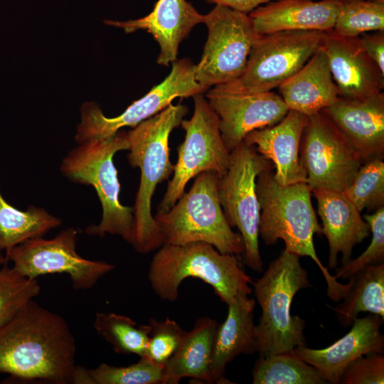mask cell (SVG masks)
Returning a JSON list of instances; mask_svg holds the SVG:
<instances>
[{
    "instance_id": "6da1fadb",
    "label": "cell",
    "mask_w": 384,
    "mask_h": 384,
    "mask_svg": "<svg viewBox=\"0 0 384 384\" xmlns=\"http://www.w3.org/2000/svg\"><path fill=\"white\" fill-rule=\"evenodd\" d=\"M75 353L66 321L34 300L0 328V373L13 378L72 383Z\"/></svg>"
},
{
    "instance_id": "7a4b0ae2",
    "label": "cell",
    "mask_w": 384,
    "mask_h": 384,
    "mask_svg": "<svg viewBox=\"0 0 384 384\" xmlns=\"http://www.w3.org/2000/svg\"><path fill=\"white\" fill-rule=\"evenodd\" d=\"M256 192L260 215L259 236L266 245H275L279 240L284 250L299 257H309L320 269L327 284V296L340 302L350 284H341L319 260L314 244V235L321 236L319 223L311 204V189L306 183L287 186L279 184L272 169L260 173L256 180Z\"/></svg>"
},
{
    "instance_id": "3957f363",
    "label": "cell",
    "mask_w": 384,
    "mask_h": 384,
    "mask_svg": "<svg viewBox=\"0 0 384 384\" xmlns=\"http://www.w3.org/2000/svg\"><path fill=\"white\" fill-rule=\"evenodd\" d=\"M186 105L171 103L154 116L127 132L128 162L140 170V181L132 207L131 245L142 254L159 249L163 238L151 213V201L159 183L174 173L170 161L169 140L171 132L188 114Z\"/></svg>"
},
{
    "instance_id": "277c9868",
    "label": "cell",
    "mask_w": 384,
    "mask_h": 384,
    "mask_svg": "<svg viewBox=\"0 0 384 384\" xmlns=\"http://www.w3.org/2000/svg\"><path fill=\"white\" fill-rule=\"evenodd\" d=\"M238 256L220 253L204 242L164 244L151 261L148 278L154 292L163 300L176 301L181 282L194 277L210 285L228 305L238 295L252 292L249 285L252 278L244 272Z\"/></svg>"
},
{
    "instance_id": "5b68a950",
    "label": "cell",
    "mask_w": 384,
    "mask_h": 384,
    "mask_svg": "<svg viewBox=\"0 0 384 384\" xmlns=\"http://www.w3.org/2000/svg\"><path fill=\"white\" fill-rule=\"evenodd\" d=\"M300 257L284 250L262 276L252 281L255 301L261 308L256 331L259 356L290 352L306 346L305 321L291 314L294 297L311 287Z\"/></svg>"
},
{
    "instance_id": "8992f818",
    "label": "cell",
    "mask_w": 384,
    "mask_h": 384,
    "mask_svg": "<svg viewBox=\"0 0 384 384\" xmlns=\"http://www.w3.org/2000/svg\"><path fill=\"white\" fill-rule=\"evenodd\" d=\"M127 132L119 130L107 139H93L78 144L63 158L60 169L63 176L75 183L92 186L99 198L102 215L97 225L85 232L103 238L107 234L120 236L131 244L132 207L119 201L120 184L113 159L122 150H128Z\"/></svg>"
},
{
    "instance_id": "52a82bcc",
    "label": "cell",
    "mask_w": 384,
    "mask_h": 384,
    "mask_svg": "<svg viewBox=\"0 0 384 384\" xmlns=\"http://www.w3.org/2000/svg\"><path fill=\"white\" fill-rule=\"evenodd\" d=\"M195 178L189 191L184 192L169 210L157 212L154 216L164 244L204 242L223 254H242V238L232 230L219 201L220 176L205 171Z\"/></svg>"
},
{
    "instance_id": "ba28073f",
    "label": "cell",
    "mask_w": 384,
    "mask_h": 384,
    "mask_svg": "<svg viewBox=\"0 0 384 384\" xmlns=\"http://www.w3.org/2000/svg\"><path fill=\"white\" fill-rule=\"evenodd\" d=\"M272 168L270 160L242 142L230 152V166L218 181V198L225 217L242 238L245 263L259 273L263 271V264L259 250L260 209L256 180L260 173Z\"/></svg>"
},
{
    "instance_id": "9c48e42d",
    "label": "cell",
    "mask_w": 384,
    "mask_h": 384,
    "mask_svg": "<svg viewBox=\"0 0 384 384\" xmlns=\"http://www.w3.org/2000/svg\"><path fill=\"white\" fill-rule=\"evenodd\" d=\"M194 111L189 119L181 122L185 131L183 142L178 147V159L171 179L157 212L169 210L185 192L191 179L205 171H213L220 177L230 166V152L220 131L218 116L203 93L193 96Z\"/></svg>"
},
{
    "instance_id": "30bf717a",
    "label": "cell",
    "mask_w": 384,
    "mask_h": 384,
    "mask_svg": "<svg viewBox=\"0 0 384 384\" xmlns=\"http://www.w3.org/2000/svg\"><path fill=\"white\" fill-rule=\"evenodd\" d=\"M323 34L319 31H284L260 35L242 75L215 87L240 93L271 91L304 65L320 48Z\"/></svg>"
},
{
    "instance_id": "8fae6325",
    "label": "cell",
    "mask_w": 384,
    "mask_h": 384,
    "mask_svg": "<svg viewBox=\"0 0 384 384\" xmlns=\"http://www.w3.org/2000/svg\"><path fill=\"white\" fill-rule=\"evenodd\" d=\"M195 72L196 65L190 59H176L172 63L169 75L161 83L115 117H105L93 102H85L81 107V122L77 127L75 142L78 144L93 139L110 138L121 128H134L158 114L176 97L204 93L210 87L196 80Z\"/></svg>"
},
{
    "instance_id": "7c38bea8",
    "label": "cell",
    "mask_w": 384,
    "mask_h": 384,
    "mask_svg": "<svg viewBox=\"0 0 384 384\" xmlns=\"http://www.w3.org/2000/svg\"><path fill=\"white\" fill-rule=\"evenodd\" d=\"M203 23L208 38L200 62L196 65V80L208 87L229 83L243 73L250 50L257 39L248 14L216 4Z\"/></svg>"
},
{
    "instance_id": "4fadbf2b",
    "label": "cell",
    "mask_w": 384,
    "mask_h": 384,
    "mask_svg": "<svg viewBox=\"0 0 384 384\" xmlns=\"http://www.w3.org/2000/svg\"><path fill=\"white\" fill-rule=\"evenodd\" d=\"M299 161L312 190L344 192L362 160L323 111L309 116L299 146Z\"/></svg>"
},
{
    "instance_id": "5bb4252c",
    "label": "cell",
    "mask_w": 384,
    "mask_h": 384,
    "mask_svg": "<svg viewBox=\"0 0 384 384\" xmlns=\"http://www.w3.org/2000/svg\"><path fill=\"white\" fill-rule=\"evenodd\" d=\"M78 234L75 228L70 227L52 239L42 237L26 240L6 252V262H11L18 272L30 279L67 274L74 289H90L115 266L79 255L76 252Z\"/></svg>"
},
{
    "instance_id": "9a60e30c",
    "label": "cell",
    "mask_w": 384,
    "mask_h": 384,
    "mask_svg": "<svg viewBox=\"0 0 384 384\" xmlns=\"http://www.w3.org/2000/svg\"><path fill=\"white\" fill-rule=\"evenodd\" d=\"M205 97L218 116L221 136L230 152L248 133L277 124L289 111L281 96L272 91L240 93L214 87Z\"/></svg>"
},
{
    "instance_id": "2e32d148",
    "label": "cell",
    "mask_w": 384,
    "mask_h": 384,
    "mask_svg": "<svg viewBox=\"0 0 384 384\" xmlns=\"http://www.w3.org/2000/svg\"><path fill=\"white\" fill-rule=\"evenodd\" d=\"M321 48L325 52L339 96L361 100L382 92L384 74L363 50L358 37L324 32Z\"/></svg>"
},
{
    "instance_id": "e0dca14e",
    "label": "cell",
    "mask_w": 384,
    "mask_h": 384,
    "mask_svg": "<svg viewBox=\"0 0 384 384\" xmlns=\"http://www.w3.org/2000/svg\"><path fill=\"white\" fill-rule=\"evenodd\" d=\"M383 319L370 314L356 318L351 330L324 348L299 346L293 351L302 360L316 368L328 383L339 384L346 368L358 358L370 353H383L384 336L380 332Z\"/></svg>"
},
{
    "instance_id": "ac0fdd59",
    "label": "cell",
    "mask_w": 384,
    "mask_h": 384,
    "mask_svg": "<svg viewBox=\"0 0 384 384\" xmlns=\"http://www.w3.org/2000/svg\"><path fill=\"white\" fill-rule=\"evenodd\" d=\"M309 117L289 110L277 124L248 133L244 142L274 164L275 181L282 186L306 183V174L299 161V146Z\"/></svg>"
},
{
    "instance_id": "d6986e66",
    "label": "cell",
    "mask_w": 384,
    "mask_h": 384,
    "mask_svg": "<svg viewBox=\"0 0 384 384\" xmlns=\"http://www.w3.org/2000/svg\"><path fill=\"white\" fill-rule=\"evenodd\" d=\"M323 111L332 120L362 161L384 153V94L361 100L340 98Z\"/></svg>"
},
{
    "instance_id": "ffe728a7",
    "label": "cell",
    "mask_w": 384,
    "mask_h": 384,
    "mask_svg": "<svg viewBox=\"0 0 384 384\" xmlns=\"http://www.w3.org/2000/svg\"><path fill=\"white\" fill-rule=\"evenodd\" d=\"M203 15L186 0H158L147 16L127 21L106 20L105 23L129 33L137 30L149 33L159 43L158 64L168 66L177 59L178 47Z\"/></svg>"
},
{
    "instance_id": "44dd1931",
    "label": "cell",
    "mask_w": 384,
    "mask_h": 384,
    "mask_svg": "<svg viewBox=\"0 0 384 384\" xmlns=\"http://www.w3.org/2000/svg\"><path fill=\"white\" fill-rule=\"evenodd\" d=\"M317 201L321 220L322 234L329 243L328 269L338 267V255L341 264L351 258L353 247L368 237L370 229L352 202L343 192L312 190Z\"/></svg>"
},
{
    "instance_id": "7402d4cb",
    "label": "cell",
    "mask_w": 384,
    "mask_h": 384,
    "mask_svg": "<svg viewBox=\"0 0 384 384\" xmlns=\"http://www.w3.org/2000/svg\"><path fill=\"white\" fill-rule=\"evenodd\" d=\"M339 0H277L259 6L248 16L255 31L265 35L284 31L333 29Z\"/></svg>"
},
{
    "instance_id": "603a6c76",
    "label": "cell",
    "mask_w": 384,
    "mask_h": 384,
    "mask_svg": "<svg viewBox=\"0 0 384 384\" xmlns=\"http://www.w3.org/2000/svg\"><path fill=\"white\" fill-rule=\"evenodd\" d=\"M256 301L240 294L228 304L225 321L218 324L210 368L211 383H230L225 378L226 366L235 357L257 352L258 341L254 324Z\"/></svg>"
},
{
    "instance_id": "cb8c5ba5",
    "label": "cell",
    "mask_w": 384,
    "mask_h": 384,
    "mask_svg": "<svg viewBox=\"0 0 384 384\" xmlns=\"http://www.w3.org/2000/svg\"><path fill=\"white\" fill-rule=\"evenodd\" d=\"M278 90L289 110L308 117L341 98L321 46L299 70L278 87Z\"/></svg>"
},
{
    "instance_id": "d4e9b609",
    "label": "cell",
    "mask_w": 384,
    "mask_h": 384,
    "mask_svg": "<svg viewBox=\"0 0 384 384\" xmlns=\"http://www.w3.org/2000/svg\"><path fill=\"white\" fill-rule=\"evenodd\" d=\"M218 324L210 317L196 321L178 351L164 366L165 384H177L183 378L211 383L210 368Z\"/></svg>"
},
{
    "instance_id": "484cf974",
    "label": "cell",
    "mask_w": 384,
    "mask_h": 384,
    "mask_svg": "<svg viewBox=\"0 0 384 384\" xmlns=\"http://www.w3.org/2000/svg\"><path fill=\"white\" fill-rule=\"evenodd\" d=\"M343 302L333 308L343 326L352 324L361 312L384 319V263L366 267L348 278Z\"/></svg>"
},
{
    "instance_id": "4316f807",
    "label": "cell",
    "mask_w": 384,
    "mask_h": 384,
    "mask_svg": "<svg viewBox=\"0 0 384 384\" xmlns=\"http://www.w3.org/2000/svg\"><path fill=\"white\" fill-rule=\"evenodd\" d=\"M63 223L43 208L19 210L8 203L0 190V251L9 252L26 240L42 238Z\"/></svg>"
},
{
    "instance_id": "83f0119b",
    "label": "cell",
    "mask_w": 384,
    "mask_h": 384,
    "mask_svg": "<svg viewBox=\"0 0 384 384\" xmlns=\"http://www.w3.org/2000/svg\"><path fill=\"white\" fill-rule=\"evenodd\" d=\"M253 384H327L314 366L294 351L260 357L252 370Z\"/></svg>"
},
{
    "instance_id": "f1b7e54d",
    "label": "cell",
    "mask_w": 384,
    "mask_h": 384,
    "mask_svg": "<svg viewBox=\"0 0 384 384\" xmlns=\"http://www.w3.org/2000/svg\"><path fill=\"white\" fill-rule=\"evenodd\" d=\"M72 383L165 384L164 367L144 358H140L135 363L122 367L104 363L92 369L77 366Z\"/></svg>"
},
{
    "instance_id": "f546056e",
    "label": "cell",
    "mask_w": 384,
    "mask_h": 384,
    "mask_svg": "<svg viewBox=\"0 0 384 384\" xmlns=\"http://www.w3.org/2000/svg\"><path fill=\"white\" fill-rule=\"evenodd\" d=\"M94 328L116 353L135 354L142 358L146 349L151 326L138 324L124 315L112 312L95 314Z\"/></svg>"
},
{
    "instance_id": "4dcf8cb0",
    "label": "cell",
    "mask_w": 384,
    "mask_h": 384,
    "mask_svg": "<svg viewBox=\"0 0 384 384\" xmlns=\"http://www.w3.org/2000/svg\"><path fill=\"white\" fill-rule=\"evenodd\" d=\"M332 31L356 38L368 31H384V4L367 0H339Z\"/></svg>"
},
{
    "instance_id": "1f68e13d",
    "label": "cell",
    "mask_w": 384,
    "mask_h": 384,
    "mask_svg": "<svg viewBox=\"0 0 384 384\" xmlns=\"http://www.w3.org/2000/svg\"><path fill=\"white\" fill-rule=\"evenodd\" d=\"M361 213L384 207V162L382 158L366 161L343 192Z\"/></svg>"
},
{
    "instance_id": "d6a6232c",
    "label": "cell",
    "mask_w": 384,
    "mask_h": 384,
    "mask_svg": "<svg viewBox=\"0 0 384 384\" xmlns=\"http://www.w3.org/2000/svg\"><path fill=\"white\" fill-rule=\"evenodd\" d=\"M40 291L36 279L22 275L6 262L0 269V328L33 300Z\"/></svg>"
},
{
    "instance_id": "836d02e7",
    "label": "cell",
    "mask_w": 384,
    "mask_h": 384,
    "mask_svg": "<svg viewBox=\"0 0 384 384\" xmlns=\"http://www.w3.org/2000/svg\"><path fill=\"white\" fill-rule=\"evenodd\" d=\"M151 332L144 358L164 366L173 358L181 346L186 331L174 320L149 319Z\"/></svg>"
},
{
    "instance_id": "e575fe53",
    "label": "cell",
    "mask_w": 384,
    "mask_h": 384,
    "mask_svg": "<svg viewBox=\"0 0 384 384\" xmlns=\"http://www.w3.org/2000/svg\"><path fill=\"white\" fill-rule=\"evenodd\" d=\"M363 218L369 225L372 233L371 242L358 257L351 258L341 267L336 268L334 276L336 279H348L366 267L384 263V207Z\"/></svg>"
},
{
    "instance_id": "d590c367",
    "label": "cell",
    "mask_w": 384,
    "mask_h": 384,
    "mask_svg": "<svg viewBox=\"0 0 384 384\" xmlns=\"http://www.w3.org/2000/svg\"><path fill=\"white\" fill-rule=\"evenodd\" d=\"M341 384H383V353H370L353 361L345 370Z\"/></svg>"
},
{
    "instance_id": "8d00e7d4",
    "label": "cell",
    "mask_w": 384,
    "mask_h": 384,
    "mask_svg": "<svg viewBox=\"0 0 384 384\" xmlns=\"http://www.w3.org/2000/svg\"><path fill=\"white\" fill-rule=\"evenodd\" d=\"M358 39L364 52L384 74V31L372 34L363 33Z\"/></svg>"
},
{
    "instance_id": "74e56055",
    "label": "cell",
    "mask_w": 384,
    "mask_h": 384,
    "mask_svg": "<svg viewBox=\"0 0 384 384\" xmlns=\"http://www.w3.org/2000/svg\"><path fill=\"white\" fill-rule=\"evenodd\" d=\"M274 0H206L210 4H220L228 6L235 11L250 14L261 4H268Z\"/></svg>"
},
{
    "instance_id": "f35d334b",
    "label": "cell",
    "mask_w": 384,
    "mask_h": 384,
    "mask_svg": "<svg viewBox=\"0 0 384 384\" xmlns=\"http://www.w3.org/2000/svg\"><path fill=\"white\" fill-rule=\"evenodd\" d=\"M6 262L5 256H3L1 251H0V269Z\"/></svg>"
},
{
    "instance_id": "ab89813d",
    "label": "cell",
    "mask_w": 384,
    "mask_h": 384,
    "mask_svg": "<svg viewBox=\"0 0 384 384\" xmlns=\"http://www.w3.org/2000/svg\"><path fill=\"white\" fill-rule=\"evenodd\" d=\"M367 1L378 3V4H384V0H367Z\"/></svg>"
}]
</instances>
